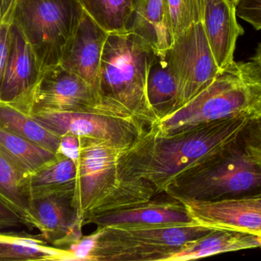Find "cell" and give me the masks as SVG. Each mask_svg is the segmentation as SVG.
Returning <instances> with one entry per match:
<instances>
[{"instance_id": "cell-1", "label": "cell", "mask_w": 261, "mask_h": 261, "mask_svg": "<svg viewBox=\"0 0 261 261\" xmlns=\"http://www.w3.org/2000/svg\"><path fill=\"white\" fill-rule=\"evenodd\" d=\"M251 117L230 116L171 135L149 127L119 155L121 185L145 181L164 193L179 174L236 141Z\"/></svg>"}, {"instance_id": "cell-2", "label": "cell", "mask_w": 261, "mask_h": 261, "mask_svg": "<svg viewBox=\"0 0 261 261\" xmlns=\"http://www.w3.org/2000/svg\"><path fill=\"white\" fill-rule=\"evenodd\" d=\"M155 50L133 32L109 34L101 59L99 97L113 114L133 118L147 128L158 122L147 98L149 69Z\"/></svg>"}, {"instance_id": "cell-3", "label": "cell", "mask_w": 261, "mask_h": 261, "mask_svg": "<svg viewBox=\"0 0 261 261\" xmlns=\"http://www.w3.org/2000/svg\"><path fill=\"white\" fill-rule=\"evenodd\" d=\"M260 114V72L253 61H234L206 88L151 127L171 135L230 116Z\"/></svg>"}, {"instance_id": "cell-4", "label": "cell", "mask_w": 261, "mask_h": 261, "mask_svg": "<svg viewBox=\"0 0 261 261\" xmlns=\"http://www.w3.org/2000/svg\"><path fill=\"white\" fill-rule=\"evenodd\" d=\"M164 193L181 202H220L261 194V165L239 138L173 179Z\"/></svg>"}, {"instance_id": "cell-5", "label": "cell", "mask_w": 261, "mask_h": 261, "mask_svg": "<svg viewBox=\"0 0 261 261\" xmlns=\"http://www.w3.org/2000/svg\"><path fill=\"white\" fill-rule=\"evenodd\" d=\"M213 230L199 223L97 228V239L89 261H169L184 247Z\"/></svg>"}, {"instance_id": "cell-6", "label": "cell", "mask_w": 261, "mask_h": 261, "mask_svg": "<svg viewBox=\"0 0 261 261\" xmlns=\"http://www.w3.org/2000/svg\"><path fill=\"white\" fill-rule=\"evenodd\" d=\"M84 14L78 0H16L10 22L22 32L44 70L61 63Z\"/></svg>"}, {"instance_id": "cell-7", "label": "cell", "mask_w": 261, "mask_h": 261, "mask_svg": "<svg viewBox=\"0 0 261 261\" xmlns=\"http://www.w3.org/2000/svg\"><path fill=\"white\" fill-rule=\"evenodd\" d=\"M122 151L103 141L81 137L73 205L83 222L121 186L119 157Z\"/></svg>"}, {"instance_id": "cell-8", "label": "cell", "mask_w": 261, "mask_h": 261, "mask_svg": "<svg viewBox=\"0 0 261 261\" xmlns=\"http://www.w3.org/2000/svg\"><path fill=\"white\" fill-rule=\"evenodd\" d=\"M177 82V110L206 88L221 72L202 21L181 33L167 51Z\"/></svg>"}, {"instance_id": "cell-9", "label": "cell", "mask_w": 261, "mask_h": 261, "mask_svg": "<svg viewBox=\"0 0 261 261\" xmlns=\"http://www.w3.org/2000/svg\"><path fill=\"white\" fill-rule=\"evenodd\" d=\"M30 114L58 136L73 134L98 139L121 150L132 147L148 129L133 118L99 112L38 111Z\"/></svg>"}, {"instance_id": "cell-10", "label": "cell", "mask_w": 261, "mask_h": 261, "mask_svg": "<svg viewBox=\"0 0 261 261\" xmlns=\"http://www.w3.org/2000/svg\"><path fill=\"white\" fill-rule=\"evenodd\" d=\"M38 111L110 113L93 89L61 64L43 70L34 97L32 113ZM114 115V114H113Z\"/></svg>"}, {"instance_id": "cell-11", "label": "cell", "mask_w": 261, "mask_h": 261, "mask_svg": "<svg viewBox=\"0 0 261 261\" xmlns=\"http://www.w3.org/2000/svg\"><path fill=\"white\" fill-rule=\"evenodd\" d=\"M43 70L22 32L11 23L10 45L0 84V101L32 113L34 97Z\"/></svg>"}, {"instance_id": "cell-12", "label": "cell", "mask_w": 261, "mask_h": 261, "mask_svg": "<svg viewBox=\"0 0 261 261\" xmlns=\"http://www.w3.org/2000/svg\"><path fill=\"white\" fill-rule=\"evenodd\" d=\"M197 223L184 202L166 193L158 194L150 200L93 216L84 224L104 227L170 226Z\"/></svg>"}, {"instance_id": "cell-13", "label": "cell", "mask_w": 261, "mask_h": 261, "mask_svg": "<svg viewBox=\"0 0 261 261\" xmlns=\"http://www.w3.org/2000/svg\"><path fill=\"white\" fill-rule=\"evenodd\" d=\"M73 193H58L33 200L40 236L56 248L67 249L84 237V222L73 205Z\"/></svg>"}, {"instance_id": "cell-14", "label": "cell", "mask_w": 261, "mask_h": 261, "mask_svg": "<svg viewBox=\"0 0 261 261\" xmlns=\"http://www.w3.org/2000/svg\"><path fill=\"white\" fill-rule=\"evenodd\" d=\"M109 34L84 11L76 34L60 63L84 79L99 100L101 59Z\"/></svg>"}, {"instance_id": "cell-15", "label": "cell", "mask_w": 261, "mask_h": 261, "mask_svg": "<svg viewBox=\"0 0 261 261\" xmlns=\"http://www.w3.org/2000/svg\"><path fill=\"white\" fill-rule=\"evenodd\" d=\"M182 202L185 204L194 220L200 225L248 233L257 236L261 240L260 202L251 199Z\"/></svg>"}, {"instance_id": "cell-16", "label": "cell", "mask_w": 261, "mask_h": 261, "mask_svg": "<svg viewBox=\"0 0 261 261\" xmlns=\"http://www.w3.org/2000/svg\"><path fill=\"white\" fill-rule=\"evenodd\" d=\"M236 16V6L228 0H205L202 22L221 70L234 62L236 42L245 33Z\"/></svg>"}, {"instance_id": "cell-17", "label": "cell", "mask_w": 261, "mask_h": 261, "mask_svg": "<svg viewBox=\"0 0 261 261\" xmlns=\"http://www.w3.org/2000/svg\"><path fill=\"white\" fill-rule=\"evenodd\" d=\"M128 31L141 37L158 52L168 50L174 39L165 0H135Z\"/></svg>"}, {"instance_id": "cell-18", "label": "cell", "mask_w": 261, "mask_h": 261, "mask_svg": "<svg viewBox=\"0 0 261 261\" xmlns=\"http://www.w3.org/2000/svg\"><path fill=\"white\" fill-rule=\"evenodd\" d=\"M261 248V240L257 236L234 230L214 228L212 232L172 256L169 261L196 260L222 253Z\"/></svg>"}, {"instance_id": "cell-19", "label": "cell", "mask_w": 261, "mask_h": 261, "mask_svg": "<svg viewBox=\"0 0 261 261\" xmlns=\"http://www.w3.org/2000/svg\"><path fill=\"white\" fill-rule=\"evenodd\" d=\"M147 93L158 121L177 110V82L170 67L167 51L155 52L147 76Z\"/></svg>"}, {"instance_id": "cell-20", "label": "cell", "mask_w": 261, "mask_h": 261, "mask_svg": "<svg viewBox=\"0 0 261 261\" xmlns=\"http://www.w3.org/2000/svg\"><path fill=\"white\" fill-rule=\"evenodd\" d=\"M77 162L57 154L50 162L25 176V185L32 201L58 193H74Z\"/></svg>"}, {"instance_id": "cell-21", "label": "cell", "mask_w": 261, "mask_h": 261, "mask_svg": "<svg viewBox=\"0 0 261 261\" xmlns=\"http://www.w3.org/2000/svg\"><path fill=\"white\" fill-rule=\"evenodd\" d=\"M47 244L40 235L0 231V260H72L70 250Z\"/></svg>"}, {"instance_id": "cell-22", "label": "cell", "mask_w": 261, "mask_h": 261, "mask_svg": "<svg viewBox=\"0 0 261 261\" xmlns=\"http://www.w3.org/2000/svg\"><path fill=\"white\" fill-rule=\"evenodd\" d=\"M25 176L0 153V198L21 216L23 225L37 229L33 201L26 188Z\"/></svg>"}, {"instance_id": "cell-23", "label": "cell", "mask_w": 261, "mask_h": 261, "mask_svg": "<svg viewBox=\"0 0 261 261\" xmlns=\"http://www.w3.org/2000/svg\"><path fill=\"white\" fill-rule=\"evenodd\" d=\"M0 153L25 176L37 171L57 155L1 127Z\"/></svg>"}, {"instance_id": "cell-24", "label": "cell", "mask_w": 261, "mask_h": 261, "mask_svg": "<svg viewBox=\"0 0 261 261\" xmlns=\"http://www.w3.org/2000/svg\"><path fill=\"white\" fill-rule=\"evenodd\" d=\"M0 127L35 143L57 154L61 136L46 128L30 113L1 101Z\"/></svg>"}, {"instance_id": "cell-25", "label": "cell", "mask_w": 261, "mask_h": 261, "mask_svg": "<svg viewBox=\"0 0 261 261\" xmlns=\"http://www.w3.org/2000/svg\"><path fill=\"white\" fill-rule=\"evenodd\" d=\"M99 26L109 33L128 31L135 0H78Z\"/></svg>"}, {"instance_id": "cell-26", "label": "cell", "mask_w": 261, "mask_h": 261, "mask_svg": "<svg viewBox=\"0 0 261 261\" xmlns=\"http://www.w3.org/2000/svg\"><path fill=\"white\" fill-rule=\"evenodd\" d=\"M165 3L174 40L190 26L202 21L205 0H165Z\"/></svg>"}, {"instance_id": "cell-27", "label": "cell", "mask_w": 261, "mask_h": 261, "mask_svg": "<svg viewBox=\"0 0 261 261\" xmlns=\"http://www.w3.org/2000/svg\"><path fill=\"white\" fill-rule=\"evenodd\" d=\"M240 138L247 153L261 165V114L248 121Z\"/></svg>"}, {"instance_id": "cell-28", "label": "cell", "mask_w": 261, "mask_h": 261, "mask_svg": "<svg viewBox=\"0 0 261 261\" xmlns=\"http://www.w3.org/2000/svg\"><path fill=\"white\" fill-rule=\"evenodd\" d=\"M236 15L250 23L257 30L261 29V0H237Z\"/></svg>"}, {"instance_id": "cell-29", "label": "cell", "mask_w": 261, "mask_h": 261, "mask_svg": "<svg viewBox=\"0 0 261 261\" xmlns=\"http://www.w3.org/2000/svg\"><path fill=\"white\" fill-rule=\"evenodd\" d=\"M98 231L88 236H84L79 242L70 245L67 249L71 253L72 260H89L90 253L93 251L97 239Z\"/></svg>"}, {"instance_id": "cell-30", "label": "cell", "mask_w": 261, "mask_h": 261, "mask_svg": "<svg viewBox=\"0 0 261 261\" xmlns=\"http://www.w3.org/2000/svg\"><path fill=\"white\" fill-rule=\"evenodd\" d=\"M81 148V137L76 135L66 134L61 136L57 154L62 155L77 162Z\"/></svg>"}, {"instance_id": "cell-31", "label": "cell", "mask_w": 261, "mask_h": 261, "mask_svg": "<svg viewBox=\"0 0 261 261\" xmlns=\"http://www.w3.org/2000/svg\"><path fill=\"white\" fill-rule=\"evenodd\" d=\"M20 224H22L21 216L0 198V231L15 228Z\"/></svg>"}, {"instance_id": "cell-32", "label": "cell", "mask_w": 261, "mask_h": 261, "mask_svg": "<svg viewBox=\"0 0 261 261\" xmlns=\"http://www.w3.org/2000/svg\"><path fill=\"white\" fill-rule=\"evenodd\" d=\"M10 28V21H6L0 24V84L9 56Z\"/></svg>"}, {"instance_id": "cell-33", "label": "cell", "mask_w": 261, "mask_h": 261, "mask_svg": "<svg viewBox=\"0 0 261 261\" xmlns=\"http://www.w3.org/2000/svg\"><path fill=\"white\" fill-rule=\"evenodd\" d=\"M16 0H0V24L10 21L11 14Z\"/></svg>"}, {"instance_id": "cell-34", "label": "cell", "mask_w": 261, "mask_h": 261, "mask_svg": "<svg viewBox=\"0 0 261 261\" xmlns=\"http://www.w3.org/2000/svg\"><path fill=\"white\" fill-rule=\"evenodd\" d=\"M251 60L257 65V67H258L259 70H260L261 73V43L259 44L258 47H257V50H256V54L251 58Z\"/></svg>"}, {"instance_id": "cell-35", "label": "cell", "mask_w": 261, "mask_h": 261, "mask_svg": "<svg viewBox=\"0 0 261 261\" xmlns=\"http://www.w3.org/2000/svg\"><path fill=\"white\" fill-rule=\"evenodd\" d=\"M246 199H252V200L256 201V202L261 203V194L257 195V196H251V197L249 198H246Z\"/></svg>"}, {"instance_id": "cell-36", "label": "cell", "mask_w": 261, "mask_h": 261, "mask_svg": "<svg viewBox=\"0 0 261 261\" xmlns=\"http://www.w3.org/2000/svg\"><path fill=\"white\" fill-rule=\"evenodd\" d=\"M228 1L232 3V4H234V6H236V3H237V0H228Z\"/></svg>"}]
</instances>
